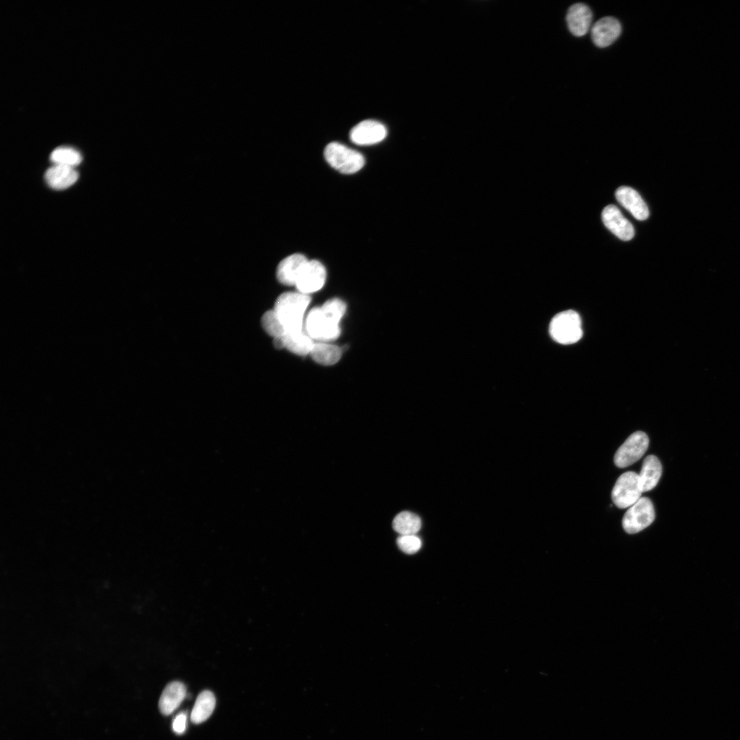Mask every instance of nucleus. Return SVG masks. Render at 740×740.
<instances>
[{"label": "nucleus", "instance_id": "obj_1", "mask_svg": "<svg viewBox=\"0 0 740 740\" xmlns=\"http://www.w3.org/2000/svg\"><path fill=\"white\" fill-rule=\"evenodd\" d=\"M310 301V296L300 292H287L278 297L273 311L284 334L303 331L304 316Z\"/></svg>", "mask_w": 740, "mask_h": 740}, {"label": "nucleus", "instance_id": "obj_2", "mask_svg": "<svg viewBox=\"0 0 740 740\" xmlns=\"http://www.w3.org/2000/svg\"><path fill=\"white\" fill-rule=\"evenodd\" d=\"M549 332L553 340L558 343L570 345L578 342L582 336L580 315L572 310L558 313L550 323Z\"/></svg>", "mask_w": 740, "mask_h": 740}, {"label": "nucleus", "instance_id": "obj_3", "mask_svg": "<svg viewBox=\"0 0 740 740\" xmlns=\"http://www.w3.org/2000/svg\"><path fill=\"white\" fill-rule=\"evenodd\" d=\"M324 157L332 168L343 174L358 172L365 162L360 153L337 142H332L325 147Z\"/></svg>", "mask_w": 740, "mask_h": 740}, {"label": "nucleus", "instance_id": "obj_4", "mask_svg": "<svg viewBox=\"0 0 740 740\" xmlns=\"http://www.w3.org/2000/svg\"><path fill=\"white\" fill-rule=\"evenodd\" d=\"M339 322L321 308L312 309L306 319V333L311 338L321 342L337 338L341 333Z\"/></svg>", "mask_w": 740, "mask_h": 740}, {"label": "nucleus", "instance_id": "obj_5", "mask_svg": "<svg viewBox=\"0 0 740 740\" xmlns=\"http://www.w3.org/2000/svg\"><path fill=\"white\" fill-rule=\"evenodd\" d=\"M642 493L639 474L627 471L617 478L611 492V498L617 508L623 509L636 503L641 497Z\"/></svg>", "mask_w": 740, "mask_h": 740}, {"label": "nucleus", "instance_id": "obj_6", "mask_svg": "<svg viewBox=\"0 0 740 740\" xmlns=\"http://www.w3.org/2000/svg\"><path fill=\"white\" fill-rule=\"evenodd\" d=\"M654 519L655 511L652 501L642 497L625 513L622 526L627 533L635 534L649 526Z\"/></svg>", "mask_w": 740, "mask_h": 740}, {"label": "nucleus", "instance_id": "obj_7", "mask_svg": "<svg viewBox=\"0 0 740 740\" xmlns=\"http://www.w3.org/2000/svg\"><path fill=\"white\" fill-rule=\"evenodd\" d=\"M648 445L649 439L645 432L637 431L632 433L615 452V465L624 468L634 464L644 455Z\"/></svg>", "mask_w": 740, "mask_h": 740}, {"label": "nucleus", "instance_id": "obj_8", "mask_svg": "<svg viewBox=\"0 0 740 740\" xmlns=\"http://www.w3.org/2000/svg\"><path fill=\"white\" fill-rule=\"evenodd\" d=\"M326 280V270L317 260H308L304 267L295 287L298 292L310 294L320 290Z\"/></svg>", "mask_w": 740, "mask_h": 740}, {"label": "nucleus", "instance_id": "obj_9", "mask_svg": "<svg viewBox=\"0 0 740 740\" xmlns=\"http://www.w3.org/2000/svg\"><path fill=\"white\" fill-rule=\"evenodd\" d=\"M387 134L385 126L376 121L365 120L350 132V140L358 145H371L383 140Z\"/></svg>", "mask_w": 740, "mask_h": 740}, {"label": "nucleus", "instance_id": "obj_10", "mask_svg": "<svg viewBox=\"0 0 740 740\" xmlns=\"http://www.w3.org/2000/svg\"><path fill=\"white\" fill-rule=\"evenodd\" d=\"M621 25L613 16H605L596 21L591 27L593 43L600 48H605L613 44L620 36Z\"/></svg>", "mask_w": 740, "mask_h": 740}, {"label": "nucleus", "instance_id": "obj_11", "mask_svg": "<svg viewBox=\"0 0 740 740\" xmlns=\"http://www.w3.org/2000/svg\"><path fill=\"white\" fill-rule=\"evenodd\" d=\"M602 219L604 225L621 240L627 241L633 238L634 230L632 225L617 206H606L602 212Z\"/></svg>", "mask_w": 740, "mask_h": 740}, {"label": "nucleus", "instance_id": "obj_12", "mask_svg": "<svg viewBox=\"0 0 740 740\" xmlns=\"http://www.w3.org/2000/svg\"><path fill=\"white\" fill-rule=\"evenodd\" d=\"M308 261L307 258L301 254H293L286 257L277 267L278 280L284 285L295 286Z\"/></svg>", "mask_w": 740, "mask_h": 740}, {"label": "nucleus", "instance_id": "obj_13", "mask_svg": "<svg viewBox=\"0 0 740 740\" xmlns=\"http://www.w3.org/2000/svg\"><path fill=\"white\" fill-rule=\"evenodd\" d=\"M593 15L589 7L582 3L571 5L567 13L566 21L569 32L575 36H584L591 27Z\"/></svg>", "mask_w": 740, "mask_h": 740}, {"label": "nucleus", "instance_id": "obj_14", "mask_svg": "<svg viewBox=\"0 0 740 740\" xmlns=\"http://www.w3.org/2000/svg\"><path fill=\"white\" fill-rule=\"evenodd\" d=\"M617 201L637 220L648 219L649 210L647 205L640 195L633 188L620 186L615 192Z\"/></svg>", "mask_w": 740, "mask_h": 740}, {"label": "nucleus", "instance_id": "obj_15", "mask_svg": "<svg viewBox=\"0 0 740 740\" xmlns=\"http://www.w3.org/2000/svg\"><path fill=\"white\" fill-rule=\"evenodd\" d=\"M186 695L185 685L180 681L169 683L164 689L159 699L158 706L164 715L173 713L181 704Z\"/></svg>", "mask_w": 740, "mask_h": 740}, {"label": "nucleus", "instance_id": "obj_16", "mask_svg": "<svg viewBox=\"0 0 740 740\" xmlns=\"http://www.w3.org/2000/svg\"><path fill=\"white\" fill-rule=\"evenodd\" d=\"M79 177L74 167L55 164L49 168L45 179L49 186L56 190H63L72 186Z\"/></svg>", "mask_w": 740, "mask_h": 740}, {"label": "nucleus", "instance_id": "obj_17", "mask_svg": "<svg viewBox=\"0 0 740 740\" xmlns=\"http://www.w3.org/2000/svg\"><path fill=\"white\" fill-rule=\"evenodd\" d=\"M662 474V465L654 455H649L643 460L639 474L643 492L653 489L658 484Z\"/></svg>", "mask_w": 740, "mask_h": 740}, {"label": "nucleus", "instance_id": "obj_18", "mask_svg": "<svg viewBox=\"0 0 740 740\" xmlns=\"http://www.w3.org/2000/svg\"><path fill=\"white\" fill-rule=\"evenodd\" d=\"M216 704L214 695L210 691H204L197 696L190 714L194 724H201L212 715Z\"/></svg>", "mask_w": 740, "mask_h": 740}, {"label": "nucleus", "instance_id": "obj_19", "mask_svg": "<svg viewBox=\"0 0 740 740\" xmlns=\"http://www.w3.org/2000/svg\"><path fill=\"white\" fill-rule=\"evenodd\" d=\"M280 338L284 348L299 356L310 354L314 344L312 338L304 331L286 333Z\"/></svg>", "mask_w": 740, "mask_h": 740}, {"label": "nucleus", "instance_id": "obj_20", "mask_svg": "<svg viewBox=\"0 0 740 740\" xmlns=\"http://www.w3.org/2000/svg\"><path fill=\"white\" fill-rule=\"evenodd\" d=\"M312 359L323 365H332L341 358V349L334 345L324 342L314 343L310 354Z\"/></svg>", "mask_w": 740, "mask_h": 740}, {"label": "nucleus", "instance_id": "obj_21", "mask_svg": "<svg viewBox=\"0 0 740 740\" xmlns=\"http://www.w3.org/2000/svg\"><path fill=\"white\" fill-rule=\"evenodd\" d=\"M420 517L409 511H403L397 514L393 521V528L400 535L416 534L421 529Z\"/></svg>", "mask_w": 740, "mask_h": 740}, {"label": "nucleus", "instance_id": "obj_22", "mask_svg": "<svg viewBox=\"0 0 740 740\" xmlns=\"http://www.w3.org/2000/svg\"><path fill=\"white\" fill-rule=\"evenodd\" d=\"M51 160L54 164L75 167L81 163L82 157L76 149L68 147H60L51 153Z\"/></svg>", "mask_w": 740, "mask_h": 740}, {"label": "nucleus", "instance_id": "obj_23", "mask_svg": "<svg viewBox=\"0 0 740 740\" xmlns=\"http://www.w3.org/2000/svg\"><path fill=\"white\" fill-rule=\"evenodd\" d=\"M261 323L264 330L273 338L281 337L284 334V328L273 310H270L263 314Z\"/></svg>", "mask_w": 740, "mask_h": 740}, {"label": "nucleus", "instance_id": "obj_24", "mask_svg": "<svg viewBox=\"0 0 740 740\" xmlns=\"http://www.w3.org/2000/svg\"><path fill=\"white\" fill-rule=\"evenodd\" d=\"M398 547L406 554H415L421 547V540L416 534L400 535L397 539Z\"/></svg>", "mask_w": 740, "mask_h": 740}, {"label": "nucleus", "instance_id": "obj_25", "mask_svg": "<svg viewBox=\"0 0 740 740\" xmlns=\"http://www.w3.org/2000/svg\"><path fill=\"white\" fill-rule=\"evenodd\" d=\"M187 716L186 713H181L176 715L174 718L172 724L173 730L178 734L181 735L184 732L186 728Z\"/></svg>", "mask_w": 740, "mask_h": 740}]
</instances>
